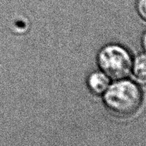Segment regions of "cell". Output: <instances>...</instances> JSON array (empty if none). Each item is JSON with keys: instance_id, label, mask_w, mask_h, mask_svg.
Returning <instances> with one entry per match:
<instances>
[{"instance_id": "cell-5", "label": "cell", "mask_w": 146, "mask_h": 146, "mask_svg": "<svg viewBox=\"0 0 146 146\" xmlns=\"http://www.w3.org/2000/svg\"><path fill=\"white\" fill-rule=\"evenodd\" d=\"M137 11L141 17L146 21V0H138Z\"/></svg>"}, {"instance_id": "cell-6", "label": "cell", "mask_w": 146, "mask_h": 146, "mask_svg": "<svg viewBox=\"0 0 146 146\" xmlns=\"http://www.w3.org/2000/svg\"><path fill=\"white\" fill-rule=\"evenodd\" d=\"M143 46H144L145 50H146V32L145 35H144V37H143Z\"/></svg>"}, {"instance_id": "cell-4", "label": "cell", "mask_w": 146, "mask_h": 146, "mask_svg": "<svg viewBox=\"0 0 146 146\" xmlns=\"http://www.w3.org/2000/svg\"><path fill=\"white\" fill-rule=\"evenodd\" d=\"M133 73L140 83L146 84V54L137 57L133 64Z\"/></svg>"}, {"instance_id": "cell-1", "label": "cell", "mask_w": 146, "mask_h": 146, "mask_svg": "<svg viewBox=\"0 0 146 146\" xmlns=\"http://www.w3.org/2000/svg\"><path fill=\"white\" fill-rule=\"evenodd\" d=\"M104 102L108 110L121 117H129L137 112L142 104V94L136 84L119 80L109 85L104 93Z\"/></svg>"}, {"instance_id": "cell-3", "label": "cell", "mask_w": 146, "mask_h": 146, "mask_svg": "<svg viewBox=\"0 0 146 146\" xmlns=\"http://www.w3.org/2000/svg\"><path fill=\"white\" fill-rule=\"evenodd\" d=\"M110 85V78L101 72H94L87 79V86L90 92L96 95L104 94Z\"/></svg>"}, {"instance_id": "cell-2", "label": "cell", "mask_w": 146, "mask_h": 146, "mask_svg": "<svg viewBox=\"0 0 146 146\" xmlns=\"http://www.w3.org/2000/svg\"><path fill=\"white\" fill-rule=\"evenodd\" d=\"M98 63L102 72L114 80L126 78L132 68L129 52L116 44L107 45L102 48L98 55Z\"/></svg>"}]
</instances>
